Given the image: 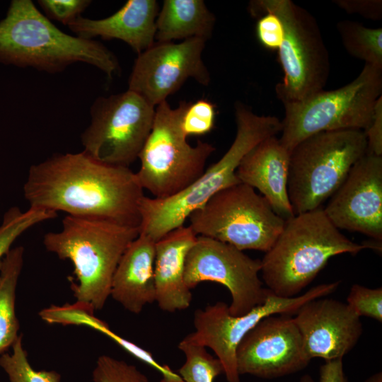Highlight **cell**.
Instances as JSON below:
<instances>
[{"label":"cell","instance_id":"6da1fadb","mask_svg":"<svg viewBox=\"0 0 382 382\" xmlns=\"http://www.w3.org/2000/svg\"><path fill=\"white\" fill-rule=\"evenodd\" d=\"M23 195L30 208L137 228L144 196L129 167L102 163L83 151L56 154L32 165Z\"/></svg>","mask_w":382,"mask_h":382},{"label":"cell","instance_id":"7a4b0ae2","mask_svg":"<svg viewBox=\"0 0 382 382\" xmlns=\"http://www.w3.org/2000/svg\"><path fill=\"white\" fill-rule=\"evenodd\" d=\"M0 62L51 74L81 62L109 79L120 71L118 59L108 47L63 32L31 0H13L0 21Z\"/></svg>","mask_w":382,"mask_h":382},{"label":"cell","instance_id":"3957f363","mask_svg":"<svg viewBox=\"0 0 382 382\" xmlns=\"http://www.w3.org/2000/svg\"><path fill=\"white\" fill-rule=\"evenodd\" d=\"M236 133L227 151L182 192L166 199L144 196L139 204V233L155 242L184 226L189 216L220 190L238 184L236 172L243 156L262 140L282 130L275 116L259 115L240 102L235 104Z\"/></svg>","mask_w":382,"mask_h":382},{"label":"cell","instance_id":"277c9868","mask_svg":"<svg viewBox=\"0 0 382 382\" xmlns=\"http://www.w3.org/2000/svg\"><path fill=\"white\" fill-rule=\"evenodd\" d=\"M139 234V228L110 220L66 215L62 229L47 233L42 242L48 251L72 262L76 302L99 311L110 296L121 257Z\"/></svg>","mask_w":382,"mask_h":382},{"label":"cell","instance_id":"5b68a950","mask_svg":"<svg viewBox=\"0 0 382 382\" xmlns=\"http://www.w3.org/2000/svg\"><path fill=\"white\" fill-rule=\"evenodd\" d=\"M366 248L345 236L320 207L294 215L261 260L262 279L274 295H300L333 256Z\"/></svg>","mask_w":382,"mask_h":382},{"label":"cell","instance_id":"8992f818","mask_svg":"<svg viewBox=\"0 0 382 382\" xmlns=\"http://www.w3.org/2000/svg\"><path fill=\"white\" fill-rule=\"evenodd\" d=\"M366 150V135L360 129L321 132L296 144L290 153L287 179L294 215L320 208Z\"/></svg>","mask_w":382,"mask_h":382},{"label":"cell","instance_id":"52a82bcc","mask_svg":"<svg viewBox=\"0 0 382 382\" xmlns=\"http://www.w3.org/2000/svg\"><path fill=\"white\" fill-rule=\"evenodd\" d=\"M251 16L276 15L284 27L278 49L284 76L275 92L283 104L303 101L324 90L330 70L329 53L316 18L291 0H253Z\"/></svg>","mask_w":382,"mask_h":382},{"label":"cell","instance_id":"ba28073f","mask_svg":"<svg viewBox=\"0 0 382 382\" xmlns=\"http://www.w3.org/2000/svg\"><path fill=\"white\" fill-rule=\"evenodd\" d=\"M187 102L172 108L166 101L156 107L151 131L138 156L141 165L135 173L138 183L154 198L166 199L182 192L204 172L215 147L198 141H187L181 127Z\"/></svg>","mask_w":382,"mask_h":382},{"label":"cell","instance_id":"9c48e42d","mask_svg":"<svg viewBox=\"0 0 382 382\" xmlns=\"http://www.w3.org/2000/svg\"><path fill=\"white\" fill-rule=\"evenodd\" d=\"M381 93L382 68L365 64L359 74L342 87L323 90L303 101L283 104L285 115L279 139L291 153L300 141L318 132L364 131Z\"/></svg>","mask_w":382,"mask_h":382},{"label":"cell","instance_id":"30bf717a","mask_svg":"<svg viewBox=\"0 0 382 382\" xmlns=\"http://www.w3.org/2000/svg\"><path fill=\"white\" fill-rule=\"evenodd\" d=\"M196 236L209 237L236 248L267 252L285 221L263 196L240 183L213 195L188 217Z\"/></svg>","mask_w":382,"mask_h":382},{"label":"cell","instance_id":"8fae6325","mask_svg":"<svg viewBox=\"0 0 382 382\" xmlns=\"http://www.w3.org/2000/svg\"><path fill=\"white\" fill-rule=\"evenodd\" d=\"M155 109L128 89L98 97L90 109L91 122L81 134L83 151L102 163L129 167L151 131Z\"/></svg>","mask_w":382,"mask_h":382},{"label":"cell","instance_id":"7c38bea8","mask_svg":"<svg viewBox=\"0 0 382 382\" xmlns=\"http://www.w3.org/2000/svg\"><path fill=\"white\" fill-rule=\"evenodd\" d=\"M340 282L315 286L304 294L291 298L274 295L270 291L265 301L248 313L233 316L228 305L219 301L197 309L194 313L195 331L185 338L197 345L209 347L221 361L228 382H241L236 362V349L243 337L263 318L275 314L293 316L305 303L334 292Z\"/></svg>","mask_w":382,"mask_h":382},{"label":"cell","instance_id":"4fadbf2b","mask_svg":"<svg viewBox=\"0 0 382 382\" xmlns=\"http://www.w3.org/2000/svg\"><path fill=\"white\" fill-rule=\"evenodd\" d=\"M260 270V260L226 243L197 236L186 257L185 282L190 290L202 282L221 284L231 296L230 314L240 316L267 299L270 290L259 278Z\"/></svg>","mask_w":382,"mask_h":382},{"label":"cell","instance_id":"5bb4252c","mask_svg":"<svg viewBox=\"0 0 382 382\" xmlns=\"http://www.w3.org/2000/svg\"><path fill=\"white\" fill-rule=\"evenodd\" d=\"M206 40L154 42L137 55L128 79V90L156 107L188 79L208 86L211 78L202 59Z\"/></svg>","mask_w":382,"mask_h":382},{"label":"cell","instance_id":"9a60e30c","mask_svg":"<svg viewBox=\"0 0 382 382\" xmlns=\"http://www.w3.org/2000/svg\"><path fill=\"white\" fill-rule=\"evenodd\" d=\"M310 361L301 333L289 315L263 318L243 337L236 349L240 376L273 379L301 371Z\"/></svg>","mask_w":382,"mask_h":382},{"label":"cell","instance_id":"2e32d148","mask_svg":"<svg viewBox=\"0 0 382 382\" xmlns=\"http://www.w3.org/2000/svg\"><path fill=\"white\" fill-rule=\"evenodd\" d=\"M330 198L323 211L337 228L382 241V156L366 153Z\"/></svg>","mask_w":382,"mask_h":382},{"label":"cell","instance_id":"e0dca14e","mask_svg":"<svg viewBox=\"0 0 382 382\" xmlns=\"http://www.w3.org/2000/svg\"><path fill=\"white\" fill-rule=\"evenodd\" d=\"M294 320L307 357L325 361L342 359L363 332L360 318L345 303L320 297L301 306Z\"/></svg>","mask_w":382,"mask_h":382},{"label":"cell","instance_id":"ac0fdd59","mask_svg":"<svg viewBox=\"0 0 382 382\" xmlns=\"http://www.w3.org/2000/svg\"><path fill=\"white\" fill-rule=\"evenodd\" d=\"M289 158L290 153L272 136L252 148L236 172L241 183L258 190L274 212L284 220L294 216L287 193Z\"/></svg>","mask_w":382,"mask_h":382},{"label":"cell","instance_id":"d6986e66","mask_svg":"<svg viewBox=\"0 0 382 382\" xmlns=\"http://www.w3.org/2000/svg\"><path fill=\"white\" fill-rule=\"evenodd\" d=\"M158 11L156 0H128L108 17L91 19L81 16L67 27L76 36L87 40L100 37L122 40L138 55L154 44Z\"/></svg>","mask_w":382,"mask_h":382},{"label":"cell","instance_id":"ffe728a7","mask_svg":"<svg viewBox=\"0 0 382 382\" xmlns=\"http://www.w3.org/2000/svg\"><path fill=\"white\" fill-rule=\"evenodd\" d=\"M197 239L185 225L169 232L155 245L156 301L159 308L173 313L187 308L192 296L185 282L187 253Z\"/></svg>","mask_w":382,"mask_h":382},{"label":"cell","instance_id":"44dd1931","mask_svg":"<svg viewBox=\"0 0 382 382\" xmlns=\"http://www.w3.org/2000/svg\"><path fill=\"white\" fill-rule=\"evenodd\" d=\"M155 245L139 233L125 250L112 277L110 296L134 314L156 301Z\"/></svg>","mask_w":382,"mask_h":382},{"label":"cell","instance_id":"7402d4cb","mask_svg":"<svg viewBox=\"0 0 382 382\" xmlns=\"http://www.w3.org/2000/svg\"><path fill=\"white\" fill-rule=\"evenodd\" d=\"M216 18L203 0H164L156 20L157 42L212 35Z\"/></svg>","mask_w":382,"mask_h":382},{"label":"cell","instance_id":"603a6c76","mask_svg":"<svg viewBox=\"0 0 382 382\" xmlns=\"http://www.w3.org/2000/svg\"><path fill=\"white\" fill-rule=\"evenodd\" d=\"M24 248H11L0 265V355L20 336L16 313V291L23 265Z\"/></svg>","mask_w":382,"mask_h":382},{"label":"cell","instance_id":"cb8c5ba5","mask_svg":"<svg viewBox=\"0 0 382 382\" xmlns=\"http://www.w3.org/2000/svg\"><path fill=\"white\" fill-rule=\"evenodd\" d=\"M337 32L346 51L365 64L382 68V28H371L350 20L340 21Z\"/></svg>","mask_w":382,"mask_h":382},{"label":"cell","instance_id":"d4e9b609","mask_svg":"<svg viewBox=\"0 0 382 382\" xmlns=\"http://www.w3.org/2000/svg\"><path fill=\"white\" fill-rule=\"evenodd\" d=\"M178 348L185 357V363L178 369V375L183 382H214L218 376L224 374L221 361L205 347L185 337L180 342Z\"/></svg>","mask_w":382,"mask_h":382},{"label":"cell","instance_id":"484cf974","mask_svg":"<svg viewBox=\"0 0 382 382\" xmlns=\"http://www.w3.org/2000/svg\"><path fill=\"white\" fill-rule=\"evenodd\" d=\"M57 215L56 212L52 211L30 207L25 212L16 207L9 209L0 225V265L13 243L21 234L39 223L54 219Z\"/></svg>","mask_w":382,"mask_h":382},{"label":"cell","instance_id":"4316f807","mask_svg":"<svg viewBox=\"0 0 382 382\" xmlns=\"http://www.w3.org/2000/svg\"><path fill=\"white\" fill-rule=\"evenodd\" d=\"M11 353L0 355V366L9 382H60L61 376L55 371H36L30 365L22 343V335L11 347Z\"/></svg>","mask_w":382,"mask_h":382},{"label":"cell","instance_id":"83f0119b","mask_svg":"<svg viewBox=\"0 0 382 382\" xmlns=\"http://www.w3.org/2000/svg\"><path fill=\"white\" fill-rule=\"evenodd\" d=\"M92 378L93 382H149L135 366L108 355L98 358Z\"/></svg>","mask_w":382,"mask_h":382},{"label":"cell","instance_id":"f1b7e54d","mask_svg":"<svg viewBox=\"0 0 382 382\" xmlns=\"http://www.w3.org/2000/svg\"><path fill=\"white\" fill-rule=\"evenodd\" d=\"M90 328L105 335L134 357L158 371L161 376V382H183L178 374L173 372L169 366L161 365L150 352L113 332L104 321L96 318L91 323Z\"/></svg>","mask_w":382,"mask_h":382},{"label":"cell","instance_id":"f546056e","mask_svg":"<svg viewBox=\"0 0 382 382\" xmlns=\"http://www.w3.org/2000/svg\"><path fill=\"white\" fill-rule=\"evenodd\" d=\"M215 118V105L212 102L200 99L188 103L182 117V130L187 137L204 135L212 130Z\"/></svg>","mask_w":382,"mask_h":382},{"label":"cell","instance_id":"4dcf8cb0","mask_svg":"<svg viewBox=\"0 0 382 382\" xmlns=\"http://www.w3.org/2000/svg\"><path fill=\"white\" fill-rule=\"evenodd\" d=\"M359 318H373L382 322V288H369L354 284L350 288L347 303Z\"/></svg>","mask_w":382,"mask_h":382},{"label":"cell","instance_id":"1f68e13d","mask_svg":"<svg viewBox=\"0 0 382 382\" xmlns=\"http://www.w3.org/2000/svg\"><path fill=\"white\" fill-rule=\"evenodd\" d=\"M89 0H38L37 4L49 19L68 25L81 16L91 4Z\"/></svg>","mask_w":382,"mask_h":382},{"label":"cell","instance_id":"d6a6232c","mask_svg":"<svg viewBox=\"0 0 382 382\" xmlns=\"http://www.w3.org/2000/svg\"><path fill=\"white\" fill-rule=\"evenodd\" d=\"M256 34L260 42L267 49L278 50L284 39V27L274 14L265 13L258 18Z\"/></svg>","mask_w":382,"mask_h":382},{"label":"cell","instance_id":"836d02e7","mask_svg":"<svg viewBox=\"0 0 382 382\" xmlns=\"http://www.w3.org/2000/svg\"><path fill=\"white\" fill-rule=\"evenodd\" d=\"M366 138V153L382 156V96L376 100L371 122L364 131Z\"/></svg>","mask_w":382,"mask_h":382},{"label":"cell","instance_id":"e575fe53","mask_svg":"<svg viewBox=\"0 0 382 382\" xmlns=\"http://www.w3.org/2000/svg\"><path fill=\"white\" fill-rule=\"evenodd\" d=\"M333 2L348 13L357 14L372 21L382 18L381 0H335Z\"/></svg>","mask_w":382,"mask_h":382},{"label":"cell","instance_id":"d590c367","mask_svg":"<svg viewBox=\"0 0 382 382\" xmlns=\"http://www.w3.org/2000/svg\"><path fill=\"white\" fill-rule=\"evenodd\" d=\"M319 382H348L342 359L325 361L320 368Z\"/></svg>","mask_w":382,"mask_h":382},{"label":"cell","instance_id":"8d00e7d4","mask_svg":"<svg viewBox=\"0 0 382 382\" xmlns=\"http://www.w3.org/2000/svg\"><path fill=\"white\" fill-rule=\"evenodd\" d=\"M364 382H382V373L381 371L376 372L367 378Z\"/></svg>","mask_w":382,"mask_h":382},{"label":"cell","instance_id":"74e56055","mask_svg":"<svg viewBox=\"0 0 382 382\" xmlns=\"http://www.w3.org/2000/svg\"><path fill=\"white\" fill-rule=\"evenodd\" d=\"M299 382H315L314 380L313 379V378L308 375V374H306V375H303L299 380Z\"/></svg>","mask_w":382,"mask_h":382}]
</instances>
